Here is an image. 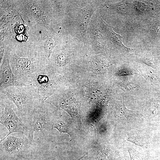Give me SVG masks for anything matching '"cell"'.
<instances>
[{
	"instance_id": "cell-4",
	"label": "cell",
	"mask_w": 160,
	"mask_h": 160,
	"mask_svg": "<svg viewBox=\"0 0 160 160\" xmlns=\"http://www.w3.org/2000/svg\"><path fill=\"white\" fill-rule=\"evenodd\" d=\"M10 63L12 72L18 80L25 85H30L35 75L45 67L32 48L28 49L25 56H20L10 45Z\"/></svg>"
},
{
	"instance_id": "cell-10",
	"label": "cell",
	"mask_w": 160,
	"mask_h": 160,
	"mask_svg": "<svg viewBox=\"0 0 160 160\" xmlns=\"http://www.w3.org/2000/svg\"><path fill=\"white\" fill-rule=\"evenodd\" d=\"M30 141L27 137H19L9 135L1 140V151L9 155H16L26 147H30Z\"/></svg>"
},
{
	"instance_id": "cell-1",
	"label": "cell",
	"mask_w": 160,
	"mask_h": 160,
	"mask_svg": "<svg viewBox=\"0 0 160 160\" xmlns=\"http://www.w3.org/2000/svg\"><path fill=\"white\" fill-rule=\"evenodd\" d=\"M97 8V0H72L67 15L58 25V33L81 41L85 47L88 26Z\"/></svg>"
},
{
	"instance_id": "cell-8",
	"label": "cell",
	"mask_w": 160,
	"mask_h": 160,
	"mask_svg": "<svg viewBox=\"0 0 160 160\" xmlns=\"http://www.w3.org/2000/svg\"><path fill=\"white\" fill-rule=\"evenodd\" d=\"M53 70L47 65L35 75L31 82L30 86L35 89L44 101L53 95L63 83L62 78L55 74Z\"/></svg>"
},
{
	"instance_id": "cell-13",
	"label": "cell",
	"mask_w": 160,
	"mask_h": 160,
	"mask_svg": "<svg viewBox=\"0 0 160 160\" xmlns=\"http://www.w3.org/2000/svg\"><path fill=\"white\" fill-rule=\"evenodd\" d=\"M121 86L122 89L125 91H129L137 87V85L130 82L122 83Z\"/></svg>"
},
{
	"instance_id": "cell-6",
	"label": "cell",
	"mask_w": 160,
	"mask_h": 160,
	"mask_svg": "<svg viewBox=\"0 0 160 160\" xmlns=\"http://www.w3.org/2000/svg\"><path fill=\"white\" fill-rule=\"evenodd\" d=\"M0 122L8 130L5 137L15 132L24 135L31 141H34L30 131L13 109V103L3 94L0 92Z\"/></svg>"
},
{
	"instance_id": "cell-15",
	"label": "cell",
	"mask_w": 160,
	"mask_h": 160,
	"mask_svg": "<svg viewBox=\"0 0 160 160\" xmlns=\"http://www.w3.org/2000/svg\"><path fill=\"white\" fill-rule=\"evenodd\" d=\"M85 155H84L82 157H81L80 158H79V159H78L77 160H81V159L84 156H85Z\"/></svg>"
},
{
	"instance_id": "cell-2",
	"label": "cell",
	"mask_w": 160,
	"mask_h": 160,
	"mask_svg": "<svg viewBox=\"0 0 160 160\" xmlns=\"http://www.w3.org/2000/svg\"><path fill=\"white\" fill-rule=\"evenodd\" d=\"M17 12L29 27L55 29L48 0H15Z\"/></svg>"
},
{
	"instance_id": "cell-7",
	"label": "cell",
	"mask_w": 160,
	"mask_h": 160,
	"mask_svg": "<svg viewBox=\"0 0 160 160\" xmlns=\"http://www.w3.org/2000/svg\"><path fill=\"white\" fill-rule=\"evenodd\" d=\"M52 104L44 101L34 110L25 123L33 138L35 132H41L44 135L53 129L55 120L52 118Z\"/></svg>"
},
{
	"instance_id": "cell-14",
	"label": "cell",
	"mask_w": 160,
	"mask_h": 160,
	"mask_svg": "<svg viewBox=\"0 0 160 160\" xmlns=\"http://www.w3.org/2000/svg\"><path fill=\"white\" fill-rule=\"evenodd\" d=\"M155 27H156V33L157 34L159 33V31L160 30V23L159 22H157L156 24Z\"/></svg>"
},
{
	"instance_id": "cell-3",
	"label": "cell",
	"mask_w": 160,
	"mask_h": 160,
	"mask_svg": "<svg viewBox=\"0 0 160 160\" xmlns=\"http://www.w3.org/2000/svg\"><path fill=\"white\" fill-rule=\"evenodd\" d=\"M0 91L16 106V114L25 124L34 109L45 101L31 86L10 87Z\"/></svg>"
},
{
	"instance_id": "cell-12",
	"label": "cell",
	"mask_w": 160,
	"mask_h": 160,
	"mask_svg": "<svg viewBox=\"0 0 160 160\" xmlns=\"http://www.w3.org/2000/svg\"><path fill=\"white\" fill-rule=\"evenodd\" d=\"M53 129H56L60 134L62 133L68 134L72 140V135L70 130L69 125L65 120L61 116L58 119L55 120L53 123Z\"/></svg>"
},
{
	"instance_id": "cell-11",
	"label": "cell",
	"mask_w": 160,
	"mask_h": 160,
	"mask_svg": "<svg viewBox=\"0 0 160 160\" xmlns=\"http://www.w3.org/2000/svg\"><path fill=\"white\" fill-rule=\"evenodd\" d=\"M72 0H48L55 25H57L66 15Z\"/></svg>"
},
{
	"instance_id": "cell-9",
	"label": "cell",
	"mask_w": 160,
	"mask_h": 160,
	"mask_svg": "<svg viewBox=\"0 0 160 160\" xmlns=\"http://www.w3.org/2000/svg\"><path fill=\"white\" fill-rule=\"evenodd\" d=\"M9 50V45L6 44L4 56L0 61V90L10 87L25 85L18 80L12 72L10 63Z\"/></svg>"
},
{
	"instance_id": "cell-5",
	"label": "cell",
	"mask_w": 160,
	"mask_h": 160,
	"mask_svg": "<svg viewBox=\"0 0 160 160\" xmlns=\"http://www.w3.org/2000/svg\"><path fill=\"white\" fill-rule=\"evenodd\" d=\"M31 31L39 38L32 47L41 58L43 64L48 65L50 56L55 47L62 41L63 37L54 29L40 26L31 28Z\"/></svg>"
}]
</instances>
